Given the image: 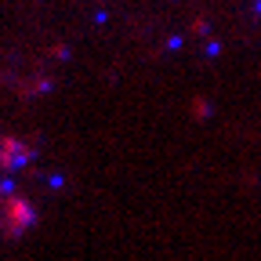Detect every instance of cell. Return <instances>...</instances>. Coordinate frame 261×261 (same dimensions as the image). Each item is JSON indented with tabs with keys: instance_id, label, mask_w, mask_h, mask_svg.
Segmentation results:
<instances>
[{
	"instance_id": "1",
	"label": "cell",
	"mask_w": 261,
	"mask_h": 261,
	"mask_svg": "<svg viewBox=\"0 0 261 261\" xmlns=\"http://www.w3.org/2000/svg\"><path fill=\"white\" fill-rule=\"evenodd\" d=\"M33 225H37V207H33L25 196L11 192V196H4V200H0V232H4L8 240L25 236Z\"/></svg>"
},
{
	"instance_id": "2",
	"label": "cell",
	"mask_w": 261,
	"mask_h": 261,
	"mask_svg": "<svg viewBox=\"0 0 261 261\" xmlns=\"http://www.w3.org/2000/svg\"><path fill=\"white\" fill-rule=\"evenodd\" d=\"M33 145L15 138V135H0V174H15L22 167H29L33 163Z\"/></svg>"
},
{
	"instance_id": "3",
	"label": "cell",
	"mask_w": 261,
	"mask_h": 261,
	"mask_svg": "<svg viewBox=\"0 0 261 261\" xmlns=\"http://www.w3.org/2000/svg\"><path fill=\"white\" fill-rule=\"evenodd\" d=\"M11 192H15V181L4 174V178H0V200H4V196H11Z\"/></svg>"
}]
</instances>
